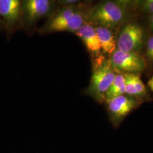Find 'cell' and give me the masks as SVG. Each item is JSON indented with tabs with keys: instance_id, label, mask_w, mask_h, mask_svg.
I'll use <instances>...</instances> for the list:
<instances>
[{
	"instance_id": "cell-1",
	"label": "cell",
	"mask_w": 153,
	"mask_h": 153,
	"mask_svg": "<svg viewBox=\"0 0 153 153\" xmlns=\"http://www.w3.org/2000/svg\"><path fill=\"white\" fill-rule=\"evenodd\" d=\"M129 4L126 1L100 2L87 11L86 23L110 30L116 28L128 19Z\"/></svg>"
},
{
	"instance_id": "cell-2",
	"label": "cell",
	"mask_w": 153,
	"mask_h": 153,
	"mask_svg": "<svg viewBox=\"0 0 153 153\" xmlns=\"http://www.w3.org/2000/svg\"><path fill=\"white\" fill-rule=\"evenodd\" d=\"M110 60L99 57L94 66L87 93L99 103L105 102V96L116 75Z\"/></svg>"
},
{
	"instance_id": "cell-3",
	"label": "cell",
	"mask_w": 153,
	"mask_h": 153,
	"mask_svg": "<svg viewBox=\"0 0 153 153\" xmlns=\"http://www.w3.org/2000/svg\"><path fill=\"white\" fill-rule=\"evenodd\" d=\"M109 60L115 71L124 73L140 74L145 70L147 66L145 59L139 53L126 52L117 49Z\"/></svg>"
},
{
	"instance_id": "cell-4",
	"label": "cell",
	"mask_w": 153,
	"mask_h": 153,
	"mask_svg": "<svg viewBox=\"0 0 153 153\" xmlns=\"http://www.w3.org/2000/svg\"><path fill=\"white\" fill-rule=\"evenodd\" d=\"M144 32L135 23H129L122 28L117 42V49L126 52L138 53L142 48Z\"/></svg>"
},
{
	"instance_id": "cell-5",
	"label": "cell",
	"mask_w": 153,
	"mask_h": 153,
	"mask_svg": "<svg viewBox=\"0 0 153 153\" xmlns=\"http://www.w3.org/2000/svg\"><path fill=\"white\" fill-rule=\"evenodd\" d=\"M141 102V99L127 95H121L106 102L109 117L113 124L118 126Z\"/></svg>"
},
{
	"instance_id": "cell-6",
	"label": "cell",
	"mask_w": 153,
	"mask_h": 153,
	"mask_svg": "<svg viewBox=\"0 0 153 153\" xmlns=\"http://www.w3.org/2000/svg\"><path fill=\"white\" fill-rule=\"evenodd\" d=\"M49 0H26L22 1V18L28 25L49 14L54 7Z\"/></svg>"
},
{
	"instance_id": "cell-7",
	"label": "cell",
	"mask_w": 153,
	"mask_h": 153,
	"mask_svg": "<svg viewBox=\"0 0 153 153\" xmlns=\"http://www.w3.org/2000/svg\"><path fill=\"white\" fill-rule=\"evenodd\" d=\"M0 17L6 30L11 33L22 21V1L0 0Z\"/></svg>"
},
{
	"instance_id": "cell-8",
	"label": "cell",
	"mask_w": 153,
	"mask_h": 153,
	"mask_svg": "<svg viewBox=\"0 0 153 153\" xmlns=\"http://www.w3.org/2000/svg\"><path fill=\"white\" fill-rule=\"evenodd\" d=\"M76 33L82 40L88 51L94 56L98 57L101 51V45L94 26L86 23Z\"/></svg>"
},
{
	"instance_id": "cell-9",
	"label": "cell",
	"mask_w": 153,
	"mask_h": 153,
	"mask_svg": "<svg viewBox=\"0 0 153 153\" xmlns=\"http://www.w3.org/2000/svg\"><path fill=\"white\" fill-rule=\"evenodd\" d=\"M126 84V95L141 99L147 94L146 88L138 73H123Z\"/></svg>"
},
{
	"instance_id": "cell-10",
	"label": "cell",
	"mask_w": 153,
	"mask_h": 153,
	"mask_svg": "<svg viewBox=\"0 0 153 153\" xmlns=\"http://www.w3.org/2000/svg\"><path fill=\"white\" fill-rule=\"evenodd\" d=\"M94 27L98 36L101 49L104 53L112 55L117 49V42L111 30L99 26Z\"/></svg>"
},
{
	"instance_id": "cell-11",
	"label": "cell",
	"mask_w": 153,
	"mask_h": 153,
	"mask_svg": "<svg viewBox=\"0 0 153 153\" xmlns=\"http://www.w3.org/2000/svg\"><path fill=\"white\" fill-rule=\"evenodd\" d=\"M126 84L123 74H116L105 96V102L126 94Z\"/></svg>"
},
{
	"instance_id": "cell-12",
	"label": "cell",
	"mask_w": 153,
	"mask_h": 153,
	"mask_svg": "<svg viewBox=\"0 0 153 153\" xmlns=\"http://www.w3.org/2000/svg\"><path fill=\"white\" fill-rule=\"evenodd\" d=\"M138 8L145 13L153 14V0H142L134 1Z\"/></svg>"
},
{
	"instance_id": "cell-13",
	"label": "cell",
	"mask_w": 153,
	"mask_h": 153,
	"mask_svg": "<svg viewBox=\"0 0 153 153\" xmlns=\"http://www.w3.org/2000/svg\"><path fill=\"white\" fill-rule=\"evenodd\" d=\"M146 55L149 60L153 62V36L148 40L146 49Z\"/></svg>"
},
{
	"instance_id": "cell-14",
	"label": "cell",
	"mask_w": 153,
	"mask_h": 153,
	"mask_svg": "<svg viewBox=\"0 0 153 153\" xmlns=\"http://www.w3.org/2000/svg\"><path fill=\"white\" fill-rule=\"evenodd\" d=\"M148 85L151 88V90L153 91V76L152 77L150 78L149 81L148 82Z\"/></svg>"
},
{
	"instance_id": "cell-15",
	"label": "cell",
	"mask_w": 153,
	"mask_h": 153,
	"mask_svg": "<svg viewBox=\"0 0 153 153\" xmlns=\"http://www.w3.org/2000/svg\"><path fill=\"white\" fill-rule=\"evenodd\" d=\"M149 22H150V26H151V27L153 30V15H151L150 16Z\"/></svg>"
}]
</instances>
